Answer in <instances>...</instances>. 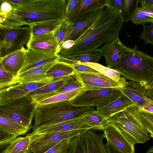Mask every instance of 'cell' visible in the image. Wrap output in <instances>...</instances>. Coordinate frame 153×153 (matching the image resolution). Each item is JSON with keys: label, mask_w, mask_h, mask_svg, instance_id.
<instances>
[{"label": "cell", "mask_w": 153, "mask_h": 153, "mask_svg": "<svg viewBox=\"0 0 153 153\" xmlns=\"http://www.w3.org/2000/svg\"><path fill=\"white\" fill-rule=\"evenodd\" d=\"M125 22L121 14L105 7L94 25L68 50H61L63 56L96 52L102 45L119 36Z\"/></svg>", "instance_id": "cell-1"}, {"label": "cell", "mask_w": 153, "mask_h": 153, "mask_svg": "<svg viewBox=\"0 0 153 153\" xmlns=\"http://www.w3.org/2000/svg\"><path fill=\"white\" fill-rule=\"evenodd\" d=\"M123 77L137 82L146 89L153 80V57L122 42L117 68Z\"/></svg>", "instance_id": "cell-2"}, {"label": "cell", "mask_w": 153, "mask_h": 153, "mask_svg": "<svg viewBox=\"0 0 153 153\" xmlns=\"http://www.w3.org/2000/svg\"><path fill=\"white\" fill-rule=\"evenodd\" d=\"M95 110L91 107L74 105L71 101L43 105L37 104L32 131L38 127L81 118Z\"/></svg>", "instance_id": "cell-3"}, {"label": "cell", "mask_w": 153, "mask_h": 153, "mask_svg": "<svg viewBox=\"0 0 153 153\" xmlns=\"http://www.w3.org/2000/svg\"><path fill=\"white\" fill-rule=\"evenodd\" d=\"M67 0H29L16 9L27 25L50 20H62L65 18Z\"/></svg>", "instance_id": "cell-4"}, {"label": "cell", "mask_w": 153, "mask_h": 153, "mask_svg": "<svg viewBox=\"0 0 153 153\" xmlns=\"http://www.w3.org/2000/svg\"><path fill=\"white\" fill-rule=\"evenodd\" d=\"M108 123L116 125L134 145L143 144L149 140L148 133L140 119L137 108L134 105L106 120L105 124Z\"/></svg>", "instance_id": "cell-5"}, {"label": "cell", "mask_w": 153, "mask_h": 153, "mask_svg": "<svg viewBox=\"0 0 153 153\" xmlns=\"http://www.w3.org/2000/svg\"><path fill=\"white\" fill-rule=\"evenodd\" d=\"M37 105L27 95L0 105V113L30 129Z\"/></svg>", "instance_id": "cell-6"}, {"label": "cell", "mask_w": 153, "mask_h": 153, "mask_svg": "<svg viewBox=\"0 0 153 153\" xmlns=\"http://www.w3.org/2000/svg\"><path fill=\"white\" fill-rule=\"evenodd\" d=\"M123 94L119 88H83L82 92L71 102L75 106L96 107L100 109Z\"/></svg>", "instance_id": "cell-7"}, {"label": "cell", "mask_w": 153, "mask_h": 153, "mask_svg": "<svg viewBox=\"0 0 153 153\" xmlns=\"http://www.w3.org/2000/svg\"><path fill=\"white\" fill-rule=\"evenodd\" d=\"M31 36L28 25L13 28L0 26V57L25 48Z\"/></svg>", "instance_id": "cell-8"}, {"label": "cell", "mask_w": 153, "mask_h": 153, "mask_svg": "<svg viewBox=\"0 0 153 153\" xmlns=\"http://www.w3.org/2000/svg\"><path fill=\"white\" fill-rule=\"evenodd\" d=\"M88 130L82 129L46 133L32 132L28 134L30 140L29 153H43L62 141L81 135Z\"/></svg>", "instance_id": "cell-9"}, {"label": "cell", "mask_w": 153, "mask_h": 153, "mask_svg": "<svg viewBox=\"0 0 153 153\" xmlns=\"http://www.w3.org/2000/svg\"><path fill=\"white\" fill-rule=\"evenodd\" d=\"M73 76L80 82L85 88H119L124 86L127 82L123 77L119 81H115L99 72L75 71Z\"/></svg>", "instance_id": "cell-10"}, {"label": "cell", "mask_w": 153, "mask_h": 153, "mask_svg": "<svg viewBox=\"0 0 153 153\" xmlns=\"http://www.w3.org/2000/svg\"><path fill=\"white\" fill-rule=\"evenodd\" d=\"M104 8L86 13L78 18L69 27L64 41L72 40L76 42L79 39L94 25Z\"/></svg>", "instance_id": "cell-11"}, {"label": "cell", "mask_w": 153, "mask_h": 153, "mask_svg": "<svg viewBox=\"0 0 153 153\" xmlns=\"http://www.w3.org/2000/svg\"><path fill=\"white\" fill-rule=\"evenodd\" d=\"M55 79L48 78L40 81L23 84L17 83L0 89V105L24 97L31 92L48 85Z\"/></svg>", "instance_id": "cell-12"}, {"label": "cell", "mask_w": 153, "mask_h": 153, "mask_svg": "<svg viewBox=\"0 0 153 153\" xmlns=\"http://www.w3.org/2000/svg\"><path fill=\"white\" fill-rule=\"evenodd\" d=\"M102 131L107 142L117 149L123 153H135L134 145L115 124H106Z\"/></svg>", "instance_id": "cell-13"}, {"label": "cell", "mask_w": 153, "mask_h": 153, "mask_svg": "<svg viewBox=\"0 0 153 153\" xmlns=\"http://www.w3.org/2000/svg\"><path fill=\"white\" fill-rule=\"evenodd\" d=\"M53 33L31 35L27 45L28 48L48 53H59L61 49Z\"/></svg>", "instance_id": "cell-14"}, {"label": "cell", "mask_w": 153, "mask_h": 153, "mask_svg": "<svg viewBox=\"0 0 153 153\" xmlns=\"http://www.w3.org/2000/svg\"><path fill=\"white\" fill-rule=\"evenodd\" d=\"M25 59L19 74L33 68L57 62L58 53H48L27 48L25 51Z\"/></svg>", "instance_id": "cell-15"}, {"label": "cell", "mask_w": 153, "mask_h": 153, "mask_svg": "<svg viewBox=\"0 0 153 153\" xmlns=\"http://www.w3.org/2000/svg\"><path fill=\"white\" fill-rule=\"evenodd\" d=\"M136 107H141L147 103V89L138 83L127 81L125 86L119 88Z\"/></svg>", "instance_id": "cell-16"}, {"label": "cell", "mask_w": 153, "mask_h": 153, "mask_svg": "<svg viewBox=\"0 0 153 153\" xmlns=\"http://www.w3.org/2000/svg\"><path fill=\"white\" fill-rule=\"evenodd\" d=\"M73 76L56 78L48 85L31 92L27 95L37 104L41 101L53 96L55 92L62 87Z\"/></svg>", "instance_id": "cell-17"}, {"label": "cell", "mask_w": 153, "mask_h": 153, "mask_svg": "<svg viewBox=\"0 0 153 153\" xmlns=\"http://www.w3.org/2000/svg\"><path fill=\"white\" fill-rule=\"evenodd\" d=\"M119 36L104 44L97 50L105 59L107 67L115 70L120 57L121 43Z\"/></svg>", "instance_id": "cell-18"}, {"label": "cell", "mask_w": 153, "mask_h": 153, "mask_svg": "<svg viewBox=\"0 0 153 153\" xmlns=\"http://www.w3.org/2000/svg\"><path fill=\"white\" fill-rule=\"evenodd\" d=\"M26 49H22L0 57V64L8 72L17 77L25 63Z\"/></svg>", "instance_id": "cell-19"}, {"label": "cell", "mask_w": 153, "mask_h": 153, "mask_svg": "<svg viewBox=\"0 0 153 153\" xmlns=\"http://www.w3.org/2000/svg\"><path fill=\"white\" fill-rule=\"evenodd\" d=\"M80 118L65 121L51 126L38 127L32 132L36 133H46L78 130L92 129L91 127L82 123Z\"/></svg>", "instance_id": "cell-20"}, {"label": "cell", "mask_w": 153, "mask_h": 153, "mask_svg": "<svg viewBox=\"0 0 153 153\" xmlns=\"http://www.w3.org/2000/svg\"><path fill=\"white\" fill-rule=\"evenodd\" d=\"M57 62L32 68L19 74L17 77L18 83L23 84L45 80L46 74L50 68Z\"/></svg>", "instance_id": "cell-21"}, {"label": "cell", "mask_w": 153, "mask_h": 153, "mask_svg": "<svg viewBox=\"0 0 153 153\" xmlns=\"http://www.w3.org/2000/svg\"><path fill=\"white\" fill-rule=\"evenodd\" d=\"M133 105L131 101L123 94L117 99L96 111L106 120Z\"/></svg>", "instance_id": "cell-22"}, {"label": "cell", "mask_w": 153, "mask_h": 153, "mask_svg": "<svg viewBox=\"0 0 153 153\" xmlns=\"http://www.w3.org/2000/svg\"><path fill=\"white\" fill-rule=\"evenodd\" d=\"M105 7L103 0H79L76 8L68 21L73 23L83 14Z\"/></svg>", "instance_id": "cell-23"}, {"label": "cell", "mask_w": 153, "mask_h": 153, "mask_svg": "<svg viewBox=\"0 0 153 153\" xmlns=\"http://www.w3.org/2000/svg\"><path fill=\"white\" fill-rule=\"evenodd\" d=\"M83 134L88 153H108L103 144V134H97L89 130Z\"/></svg>", "instance_id": "cell-24"}, {"label": "cell", "mask_w": 153, "mask_h": 153, "mask_svg": "<svg viewBox=\"0 0 153 153\" xmlns=\"http://www.w3.org/2000/svg\"><path fill=\"white\" fill-rule=\"evenodd\" d=\"M59 58L57 62L68 64L71 63H97L102 56L99 52L86 53L67 56H63L58 53Z\"/></svg>", "instance_id": "cell-25"}, {"label": "cell", "mask_w": 153, "mask_h": 153, "mask_svg": "<svg viewBox=\"0 0 153 153\" xmlns=\"http://www.w3.org/2000/svg\"><path fill=\"white\" fill-rule=\"evenodd\" d=\"M30 130L0 113V131L9 133L18 137L25 134Z\"/></svg>", "instance_id": "cell-26"}, {"label": "cell", "mask_w": 153, "mask_h": 153, "mask_svg": "<svg viewBox=\"0 0 153 153\" xmlns=\"http://www.w3.org/2000/svg\"><path fill=\"white\" fill-rule=\"evenodd\" d=\"M27 25L24 20L17 13L16 9L4 13H0V26L16 28Z\"/></svg>", "instance_id": "cell-27"}, {"label": "cell", "mask_w": 153, "mask_h": 153, "mask_svg": "<svg viewBox=\"0 0 153 153\" xmlns=\"http://www.w3.org/2000/svg\"><path fill=\"white\" fill-rule=\"evenodd\" d=\"M30 141L27 134L18 137L6 146L1 153H29Z\"/></svg>", "instance_id": "cell-28"}, {"label": "cell", "mask_w": 153, "mask_h": 153, "mask_svg": "<svg viewBox=\"0 0 153 153\" xmlns=\"http://www.w3.org/2000/svg\"><path fill=\"white\" fill-rule=\"evenodd\" d=\"M62 21L59 20H50L33 24L29 26L31 35L36 36L53 33Z\"/></svg>", "instance_id": "cell-29"}, {"label": "cell", "mask_w": 153, "mask_h": 153, "mask_svg": "<svg viewBox=\"0 0 153 153\" xmlns=\"http://www.w3.org/2000/svg\"><path fill=\"white\" fill-rule=\"evenodd\" d=\"M75 71L69 65L62 62H57L48 70L46 74L47 77L55 79L73 76Z\"/></svg>", "instance_id": "cell-30"}, {"label": "cell", "mask_w": 153, "mask_h": 153, "mask_svg": "<svg viewBox=\"0 0 153 153\" xmlns=\"http://www.w3.org/2000/svg\"><path fill=\"white\" fill-rule=\"evenodd\" d=\"M131 22L134 24L143 25L147 23H153V7L145 6L139 7Z\"/></svg>", "instance_id": "cell-31"}, {"label": "cell", "mask_w": 153, "mask_h": 153, "mask_svg": "<svg viewBox=\"0 0 153 153\" xmlns=\"http://www.w3.org/2000/svg\"><path fill=\"white\" fill-rule=\"evenodd\" d=\"M84 123L88 125L92 129L103 130L106 119L96 110L80 118Z\"/></svg>", "instance_id": "cell-32"}, {"label": "cell", "mask_w": 153, "mask_h": 153, "mask_svg": "<svg viewBox=\"0 0 153 153\" xmlns=\"http://www.w3.org/2000/svg\"><path fill=\"white\" fill-rule=\"evenodd\" d=\"M89 66L98 72L116 81L121 80L120 73L117 70L105 67L97 63H78Z\"/></svg>", "instance_id": "cell-33"}, {"label": "cell", "mask_w": 153, "mask_h": 153, "mask_svg": "<svg viewBox=\"0 0 153 153\" xmlns=\"http://www.w3.org/2000/svg\"><path fill=\"white\" fill-rule=\"evenodd\" d=\"M83 89L57 94L41 101L37 104L43 105L63 101H71L79 95Z\"/></svg>", "instance_id": "cell-34"}, {"label": "cell", "mask_w": 153, "mask_h": 153, "mask_svg": "<svg viewBox=\"0 0 153 153\" xmlns=\"http://www.w3.org/2000/svg\"><path fill=\"white\" fill-rule=\"evenodd\" d=\"M139 0H123L121 15L125 22L131 20L138 8Z\"/></svg>", "instance_id": "cell-35"}, {"label": "cell", "mask_w": 153, "mask_h": 153, "mask_svg": "<svg viewBox=\"0 0 153 153\" xmlns=\"http://www.w3.org/2000/svg\"><path fill=\"white\" fill-rule=\"evenodd\" d=\"M83 134L72 139L67 153H88Z\"/></svg>", "instance_id": "cell-36"}, {"label": "cell", "mask_w": 153, "mask_h": 153, "mask_svg": "<svg viewBox=\"0 0 153 153\" xmlns=\"http://www.w3.org/2000/svg\"><path fill=\"white\" fill-rule=\"evenodd\" d=\"M72 24L64 18L54 31V35L60 47L64 41L69 27Z\"/></svg>", "instance_id": "cell-37"}, {"label": "cell", "mask_w": 153, "mask_h": 153, "mask_svg": "<svg viewBox=\"0 0 153 153\" xmlns=\"http://www.w3.org/2000/svg\"><path fill=\"white\" fill-rule=\"evenodd\" d=\"M17 83V77L7 72L0 64V90Z\"/></svg>", "instance_id": "cell-38"}, {"label": "cell", "mask_w": 153, "mask_h": 153, "mask_svg": "<svg viewBox=\"0 0 153 153\" xmlns=\"http://www.w3.org/2000/svg\"><path fill=\"white\" fill-rule=\"evenodd\" d=\"M137 109L143 124L150 136L153 138V113Z\"/></svg>", "instance_id": "cell-39"}, {"label": "cell", "mask_w": 153, "mask_h": 153, "mask_svg": "<svg viewBox=\"0 0 153 153\" xmlns=\"http://www.w3.org/2000/svg\"><path fill=\"white\" fill-rule=\"evenodd\" d=\"M84 87L80 82L73 76L62 87L55 92L54 95L61 93L82 89Z\"/></svg>", "instance_id": "cell-40"}, {"label": "cell", "mask_w": 153, "mask_h": 153, "mask_svg": "<svg viewBox=\"0 0 153 153\" xmlns=\"http://www.w3.org/2000/svg\"><path fill=\"white\" fill-rule=\"evenodd\" d=\"M73 138L62 141L43 153H67Z\"/></svg>", "instance_id": "cell-41"}, {"label": "cell", "mask_w": 153, "mask_h": 153, "mask_svg": "<svg viewBox=\"0 0 153 153\" xmlns=\"http://www.w3.org/2000/svg\"><path fill=\"white\" fill-rule=\"evenodd\" d=\"M143 31L140 35V39L143 40L146 44L153 45V23L149 25H143Z\"/></svg>", "instance_id": "cell-42"}, {"label": "cell", "mask_w": 153, "mask_h": 153, "mask_svg": "<svg viewBox=\"0 0 153 153\" xmlns=\"http://www.w3.org/2000/svg\"><path fill=\"white\" fill-rule=\"evenodd\" d=\"M105 7L121 14L123 0H105Z\"/></svg>", "instance_id": "cell-43"}, {"label": "cell", "mask_w": 153, "mask_h": 153, "mask_svg": "<svg viewBox=\"0 0 153 153\" xmlns=\"http://www.w3.org/2000/svg\"><path fill=\"white\" fill-rule=\"evenodd\" d=\"M18 137L15 135L0 131V147L1 149L5 148Z\"/></svg>", "instance_id": "cell-44"}, {"label": "cell", "mask_w": 153, "mask_h": 153, "mask_svg": "<svg viewBox=\"0 0 153 153\" xmlns=\"http://www.w3.org/2000/svg\"><path fill=\"white\" fill-rule=\"evenodd\" d=\"M79 0H67L65 7V19L68 20L76 8Z\"/></svg>", "instance_id": "cell-45"}, {"label": "cell", "mask_w": 153, "mask_h": 153, "mask_svg": "<svg viewBox=\"0 0 153 153\" xmlns=\"http://www.w3.org/2000/svg\"><path fill=\"white\" fill-rule=\"evenodd\" d=\"M67 64L71 66L75 71L81 72H98L89 66L80 64L71 63Z\"/></svg>", "instance_id": "cell-46"}, {"label": "cell", "mask_w": 153, "mask_h": 153, "mask_svg": "<svg viewBox=\"0 0 153 153\" xmlns=\"http://www.w3.org/2000/svg\"><path fill=\"white\" fill-rule=\"evenodd\" d=\"M136 108L139 109L153 113V101L148 99L147 103L144 105Z\"/></svg>", "instance_id": "cell-47"}, {"label": "cell", "mask_w": 153, "mask_h": 153, "mask_svg": "<svg viewBox=\"0 0 153 153\" xmlns=\"http://www.w3.org/2000/svg\"><path fill=\"white\" fill-rule=\"evenodd\" d=\"M75 42V41L72 40H68L63 42L60 47L61 50L70 49L74 45Z\"/></svg>", "instance_id": "cell-48"}, {"label": "cell", "mask_w": 153, "mask_h": 153, "mask_svg": "<svg viewBox=\"0 0 153 153\" xmlns=\"http://www.w3.org/2000/svg\"><path fill=\"white\" fill-rule=\"evenodd\" d=\"M29 0H9L12 5L16 9L22 6L27 3Z\"/></svg>", "instance_id": "cell-49"}, {"label": "cell", "mask_w": 153, "mask_h": 153, "mask_svg": "<svg viewBox=\"0 0 153 153\" xmlns=\"http://www.w3.org/2000/svg\"><path fill=\"white\" fill-rule=\"evenodd\" d=\"M146 89L147 98L153 101V80L148 85Z\"/></svg>", "instance_id": "cell-50"}, {"label": "cell", "mask_w": 153, "mask_h": 153, "mask_svg": "<svg viewBox=\"0 0 153 153\" xmlns=\"http://www.w3.org/2000/svg\"><path fill=\"white\" fill-rule=\"evenodd\" d=\"M105 146L108 153H123L108 142L105 144Z\"/></svg>", "instance_id": "cell-51"}, {"label": "cell", "mask_w": 153, "mask_h": 153, "mask_svg": "<svg viewBox=\"0 0 153 153\" xmlns=\"http://www.w3.org/2000/svg\"><path fill=\"white\" fill-rule=\"evenodd\" d=\"M139 2L141 6H149L153 7V0H140Z\"/></svg>", "instance_id": "cell-52"}, {"label": "cell", "mask_w": 153, "mask_h": 153, "mask_svg": "<svg viewBox=\"0 0 153 153\" xmlns=\"http://www.w3.org/2000/svg\"><path fill=\"white\" fill-rule=\"evenodd\" d=\"M146 153H153V146L150 147Z\"/></svg>", "instance_id": "cell-53"}]
</instances>
